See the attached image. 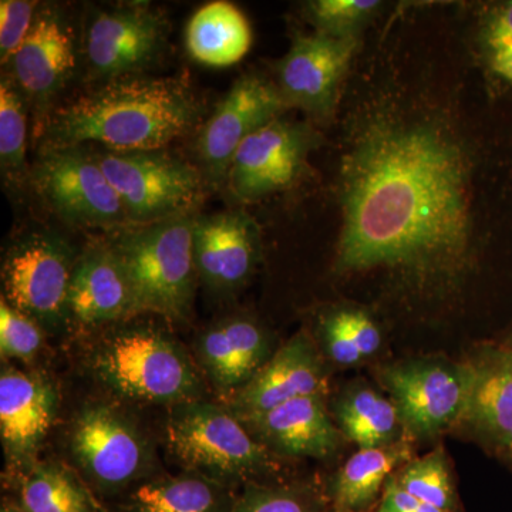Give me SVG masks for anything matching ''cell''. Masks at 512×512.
Returning a JSON list of instances; mask_svg holds the SVG:
<instances>
[{
    "label": "cell",
    "instance_id": "74e56055",
    "mask_svg": "<svg viewBox=\"0 0 512 512\" xmlns=\"http://www.w3.org/2000/svg\"><path fill=\"white\" fill-rule=\"evenodd\" d=\"M2 512H26L20 505L6 504L2 507Z\"/></svg>",
    "mask_w": 512,
    "mask_h": 512
},
{
    "label": "cell",
    "instance_id": "5b68a950",
    "mask_svg": "<svg viewBox=\"0 0 512 512\" xmlns=\"http://www.w3.org/2000/svg\"><path fill=\"white\" fill-rule=\"evenodd\" d=\"M167 439L174 456L188 470L227 487L274 467L268 448L231 410L201 399L175 404Z\"/></svg>",
    "mask_w": 512,
    "mask_h": 512
},
{
    "label": "cell",
    "instance_id": "277c9868",
    "mask_svg": "<svg viewBox=\"0 0 512 512\" xmlns=\"http://www.w3.org/2000/svg\"><path fill=\"white\" fill-rule=\"evenodd\" d=\"M194 220L185 215L138 225L120 232L111 242L126 271L137 313L187 318L197 275L192 249Z\"/></svg>",
    "mask_w": 512,
    "mask_h": 512
},
{
    "label": "cell",
    "instance_id": "f35d334b",
    "mask_svg": "<svg viewBox=\"0 0 512 512\" xmlns=\"http://www.w3.org/2000/svg\"><path fill=\"white\" fill-rule=\"evenodd\" d=\"M501 345L505 346V348L512 350V329L510 330V333H508V335L505 336L503 342H501Z\"/></svg>",
    "mask_w": 512,
    "mask_h": 512
},
{
    "label": "cell",
    "instance_id": "6da1fadb",
    "mask_svg": "<svg viewBox=\"0 0 512 512\" xmlns=\"http://www.w3.org/2000/svg\"><path fill=\"white\" fill-rule=\"evenodd\" d=\"M437 121L376 114L343 160L336 269L453 282L477 258L480 161Z\"/></svg>",
    "mask_w": 512,
    "mask_h": 512
},
{
    "label": "cell",
    "instance_id": "ac0fdd59",
    "mask_svg": "<svg viewBox=\"0 0 512 512\" xmlns=\"http://www.w3.org/2000/svg\"><path fill=\"white\" fill-rule=\"evenodd\" d=\"M55 386L37 375L3 366L0 373V437L6 454L18 466L35 460L56 419Z\"/></svg>",
    "mask_w": 512,
    "mask_h": 512
},
{
    "label": "cell",
    "instance_id": "e0dca14e",
    "mask_svg": "<svg viewBox=\"0 0 512 512\" xmlns=\"http://www.w3.org/2000/svg\"><path fill=\"white\" fill-rule=\"evenodd\" d=\"M192 249L195 269L202 281L217 291H234L254 271L259 251L258 228L244 212L197 217Z\"/></svg>",
    "mask_w": 512,
    "mask_h": 512
},
{
    "label": "cell",
    "instance_id": "9c48e42d",
    "mask_svg": "<svg viewBox=\"0 0 512 512\" xmlns=\"http://www.w3.org/2000/svg\"><path fill=\"white\" fill-rule=\"evenodd\" d=\"M33 183L63 220L90 227L128 221L119 195L97 156L82 146L47 148L33 168Z\"/></svg>",
    "mask_w": 512,
    "mask_h": 512
},
{
    "label": "cell",
    "instance_id": "4316f807",
    "mask_svg": "<svg viewBox=\"0 0 512 512\" xmlns=\"http://www.w3.org/2000/svg\"><path fill=\"white\" fill-rule=\"evenodd\" d=\"M320 339L326 355L340 366L362 363L382 346V333L375 320L355 308L326 313L320 322Z\"/></svg>",
    "mask_w": 512,
    "mask_h": 512
},
{
    "label": "cell",
    "instance_id": "cb8c5ba5",
    "mask_svg": "<svg viewBox=\"0 0 512 512\" xmlns=\"http://www.w3.org/2000/svg\"><path fill=\"white\" fill-rule=\"evenodd\" d=\"M185 45L198 63L229 67L248 55L252 45L251 25L247 16L232 3L210 2L192 15Z\"/></svg>",
    "mask_w": 512,
    "mask_h": 512
},
{
    "label": "cell",
    "instance_id": "30bf717a",
    "mask_svg": "<svg viewBox=\"0 0 512 512\" xmlns=\"http://www.w3.org/2000/svg\"><path fill=\"white\" fill-rule=\"evenodd\" d=\"M70 450L90 481L109 493L137 481L150 464L140 431L106 404H90L77 414Z\"/></svg>",
    "mask_w": 512,
    "mask_h": 512
},
{
    "label": "cell",
    "instance_id": "4fadbf2b",
    "mask_svg": "<svg viewBox=\"0 0 512 512\" xmlns=\"http://www.w3.org/2000/svg\"><path fill=\"white\" fill-rule=\"evenodd\" d=\"M356 49L357 39L318 32L296 36L278 64L276 87L285 106L305 111L316 120H329Z\"/></svg>",
    "mask_w": 512,
    "mask_h": 512
},
{
    "label": "cell",
    "instance_id": "484cf974",
    "mask_svg": "<svg viewBox=\"0 0 512 512\" xmlns=\"http://www.w3.org/2000/svg\"><path fill=\"white\" fill-rule=\"evenodd\" d=\"M235 501L227 485L190 471L140 485L128 497L127 512H232Z\"/></svg>",
    "mask_w": 512,
    "mask_h": 512
},
{
    "label": "cell",
    "instance_id": "8fae6325",
    "mask_svg": "<svg viewBox=\"0 0 512 512\" xmlns=\"http://www.w3.org/2000/svg\"><path fill=\"white\" fill-rule=\"evenodd\" d=\"M286 109L278 87L259 74H244L222 97L198 138L205 178L227 183V175L239 146L256 131L279 119Z\"/></svg>",
    "mask_w": 512,
    "mask_h": 512
},
{
    "label": "cell",
    "instance_id": "3957f363",
    "mask_svg": "<svg viewBox=\"0 0 512 512\" xmlns=\"http://www.w3.org/2000/svg\"><path fill=\"white\" fill-rule=\"evenodd\" d=\"M97 379L121 397L181 404L200 400L197 367L180 343L157 329L124 328L107 336L92 356Z\"/></svg>",
    "mask_w": 512,
    "mask_h": 512
},
{
    "label": "cell",
    "instance_id": "8d00e7d4",
    "mask_svg": "<svg viewBox=\"0 0 512 512\" xmlns=\"http://www.w3.org/2000/svg\"><path fill=\"white\" fill-rule=\"evenodd\" d=\"M488 63L498 77L512 84V45L491 53Z\"/></svg>",
    "mask_w": 512,
    "mask_h": 512
},
{
    "label": "cell",
    "instance_id": "44dd1931",
    "mask_svg": "<svg viewBox=\"0 0 512 512\" xmlns=\"http://www.w3.org/2000/svg\"><path fill=\"white\" fill-rule=\"evenodd\" d=\"M198 360L220 392H239L274 355L271 338L258 323L229 318L215 323L197 340Z\"/></svg>",
    "mask_w": 512,
    "mask_h": 512
},
{
    "label": "cell",
    "instance_id": "d590c367",
    "mask_svg": "<svg viewBox=\"0 0 512 512\" xmlns=\"http://www.w3.org/2000/svg\"><path fill=\"white\" fill-rule=\"evenodd\" d=\"M375 512H444L429 504L421 503L397 484L394 476L384 485L382 498L377 504Z\"/></svg>",
    "mask_w": 512,
    "mask_h": 512
},
{
    "label": "cell",
    "instance_id": "ba28073f",
    "mask_svg": "<svg viewBox=\"0 0 512 512\" xmlns=\"http://www.w3.org/2000/svg\"><path fill=\"white\" fill-rule=\"evenodd\" d=\"M73 252L52 232H33L20 239L2 266L3 299L40 328L56 330L70 315Z\"/></svg>",
    "mask_w": 512,
    "mask_h": 512
},
{
    "label": "cell",
    "instance_id": "ab89813d",
    "mask_svg": "<svg viewBox=\"0 0 512 512\" xmlns=\"http://www.w3.org/2000/svg\"><path fill=\"white\" fill-rule=\"evenodd\" d=\"M504 461H507V463L510 464V466L512 467V454L510 457L505 458Z\"/></svg>",
    "mask_w": 512,
    "mask_h": 512
},
{
    "label": "cell",
    "instance_id": "d6a6232c",
    "mask_svg": "<svg viewBox=\"0 0 512 512\" xmlns=\"http://www.w3.org/2000/svg\"><path fill=\"white\" fill-rule=\"evenodd\" d=\"M232 512H323L312 494L301 488L251 485Z\"/></svg>",
    "mask_w": 512,
    "mask_h": 512
},
{
    "label": "cell",
    "instance_id": "e575fe53",
    "mask_svg": "<svg viewBox=\"0 0 512 512\" xmlns=\"http://www.w3.org/2000/svg\"><path fill=\"white\" fill-rule=\"evenodd\" d=\"M481 40L487 56L512 45V0L487 10L481 23Z\"/></svg>",
    "mask_w": 512,
    "mask_h": 512
},
{
    "label": "cell",
    "instance_id": "8992f818",
    "mask_svg": "<svg viewBox=\"0 0 512 512\" xmlns=\"http://www.w3.org/2000/svg\"><path fill=\"white\" fill-rule=\"evenodd\" d=\"M97 158L134 227L190 215L204 197L201 171L161 150H107Z\"/></svg>",
    "mask_w": 512,
    "mask_h": 512
},
{
    "label": "cell",
    "instance_id": "603a6c76",
    "mask_svg": "<svg viewBox=\"0 0 512 512\" xmlns=\"http://www.w3.org/2000/svg\"><path fill=\"white\" fill-rule=\"evenodd\" d=\"M410 460L412 447L406 440L390 446L360 448L340 467L330 484L333 510L370 512L379 504L387 480Z\"/></svg>",
    "mask_w": 512,
    "mask_h": 512
},
{
    "label": "cell",
    "instance_id": "2e32d148",
    "mask_svg": "<svg viewBox=\"0 0 512 512\" xmlns=\"http://www.w3.org/2000/svg\"><path fill=\"white\" fill-rule=\"evenodd\" d=\"M466 365L470 390L461 423L505 460L512 454V350L487 343L473 350Z\"/></svg>",
    "mask_w": 512,
    "mask_h": 512
},
{
    "label": "cell",
    "instance_id": "60d3db41",
    "mask_svg": "<svg viewBox=\"0 0 512 512\" xmlns=\"http://www.w3.org/2000/svg\"><path fill=\"white\" fill-rule=\"evenodd\" d=\"M323 512H342V511L333 510V508H332V510H330V511H323Z\"/></svg>",
    "mask_w": 512,
    "mask_h": 512
},
{
    "label": "cell",
    "instance_id": "f1b7e54d",
    "mask_svg": "<svg viewBox=\"0 0 512 512\" xmlns=\"http://www.w3.org/2000/svg\"><path fill=\"white\" fill-rule=\"evenodd\" d=\"M397 484L421 503L444 512H461L460 501L443 447L410 460L393 474Z\"/></svg>",
    "mask_w": 512,
    "mask_h": 512
},
{
    "label": "cell",
    "instance_id": "7c38bea8",
    "mask_svg": "<svg viewBox=\"0 0 512 512\" xmlns=\"http://www.w3.org/2000/svg\"><path fill=\"white\" fill-rule=\"evenodd\" d=\"M318 144L308 124L276 119L239 146L229 167V191L242 202H254L291 187Z\"/></svg>",
    "mask_w": 512,
    "mask_h": 512
},
{
    "label": "cell",
    "instance_id": "836d02e7",
    "mask_svg": "<svg viewBox=\"0 0 512 512\" xmlns=\"http://www.w3.org/2000/svg\"><path fill=\"white\" fill-rule=\"evenodd\" d=\"M36 5L29 0L0 2V60L3 64L12 62L28 37L36 18Z\"/></svg>",
    "mask_w": 512,
    "mask_h": 512
},
{
    "label": "cell",
    "instance_id": "ffe728a7",
    "mask_svg": "<svg viewBox=\"0 0 512 512\" xmlns=\"http://www.w3.org/2000/svg\"><path fill=\"white\" fill-rule=\"evenodd\" d=\"M242 423L268 450L288 457L328 458L342 439L322 396L299 397Z\"/></svg>",
    "mask_w": 512,
    "mask_h": 512
},
{
    "label": "cell",
    "instance_id": "f546056e",
    "mask_svg": "<svg viewBox=\"0 0 512 512\" xmlns=\"http://www.w3.org/2000/svg\"><path fill=\"white\" fill-rule=\"evenodd\" d=\"M25 103L22 92L10 77L0 83V164L3 175L19 180L26 164Z\"/></svg>",
    "mask_w": 512,
    "mask_h": 512
},
{
    "label": "cell",
    "instance_id": "4dcf8cb0",
    "mask_svg": "<svg viewBox=\"0 0 512 512\" xmlns=\"http://www.w3.org/2000/svg\"><path fill=\"white\" fill-rule=\"evenodd\" d=\"M376 0H313L306 3V18L318 33L338 39H357L360 30L376 15Z\"/></svg>",
    "mask_w": 512,
    "mask_h": 512
},
{
    "label": "cell",
    "instance_id": "83f0119b",
    "mask_svg": "<svg viewBox=\"0 0 512 512\" xmlns=\"http://www.w3.org/2000/svg\"><path fill=\"white\" fill-rule=\"evenodd\" d=\"M19 505L26 512H99L89 490L60 466L32 468L20 488Z\"/></svg>",
    "mask_w": 512,
    "mask_h": 512
},
{
    "label": "cell",
    "instance_id": "1f68e13d",
    "mask_svg": "<svg viewBox=\"0 0 512 512\" xmlns=\"http://www.w3.org/2000/svg\"><path fill=\"white\" fill-rule=\"evenodd\" d=\"M42 328L2 298L0 302V353L3 359H33L42 348Z\"/></svg>",
    "mask_w": 512,
    "mask_h": 512
},
{
    "label": "cell",
    "instance_id": "7402d4cb",
    "mask_svg": "<svg viewBox=\"0 0 512 512\" xmlns=\"http://www.w3.org/2000/svg\"><path fill=\"white\" fill-rule=\"evenodd\" d=\"M70 315L84 325H99L137 315L133 291L111 245H96L74 266Z\"/></svg>",
    "mask_w": 512,
    "mask_h": 512
},
{
    "label": "cell",
    "instance_id": "52a82bcc",
    "mask_svg": "<svg viewBox=\"0 0 512 512\" xmlns=\"http://www.w3.org/2000/svg\"><path fill=\"white\" fill-rule=\"evenodd\" d=\"M379 376L412 436L430 439L463 421L470 390L466 362L417 357L383 366Z\"/></svg>",
    "mask_w": 512,
    "mask_h": 512
},
{
    "label": "cell",
    "instance_id": "d6986e66",
    "mask_svg": "<svg viewBox=\"0 0 512 512\" xmlns=\"http://www.w3.org/2000/svg\"><path fill=\"white\" fill-rule=\"evenodd\" d=\"M9 64L20 92L37 107L46 106L76 67L72 30L56 10H37L28 37Z\"/></svg>",
    "mask_w": 512,
    "mask_h": 512
},
{
    "label": "cell",
    "instance_id": "5bb4252c",
    "mask_svg": "<svg viewBox=\"0 0 512 512\" xmlns=\"http://www.w3.org/2000/svg\"><path fill=\"white\" fill-rule=\"evenodd\" d=\"M167 22L143 3L104 10L94 16L86 36V53L97 76L127 77L150 66L164 50Z\"/></svg>",
    "mask_w": 512,
    "mask_h": 512
},
{
    "label": "cell",
    "instance_id": "9a60e30c",
    "mask_svg": "<svg viewBox=\"0 0 512 512\" xmlns=\"http://www.w3.org/2000/svg\"><path fill=\"white\" fill-rule=\"evenodd\" d=\"M326 377L318 350L306 333L276 350L256 375L234 394L231 412L245 421L299 397L322 396Z\"/></svg>",
    "mask_w": 512,
    "mask_h": 512
},
{
    "label": "cell",
    "instance_id": "7a4b0ae2",
    "mask_svg": "<svg viewBox=\"0 0 512 512\" xmlns=\"http://www.w3.org/2000/svg\"><path fill=\"white\" fill-rule=\"evenodd\" d=\"M204 106L175 79L127 76L66 104L45 127L47 148L104 144L114 151L163 150L197 127Z\"/></svg>",
    "mask_w": 512,
    "mask_h": 512
},
{
    "label": "cell",
    "instance_id": "d4e9b609",
    "mask_svg": "<svg viewBox=\"0 0 512 512\" xmlns=\"http://www.w3.org/2000/svg\"><path fill=\"white\" fill-rule=\"evenodd\" d=\"M333 414L340 434L359 448L403 440V423L392 399L365 383L346 387L333 404Z\"/></svg>",
    "mask_w": 512,
    "mask_h": 512
}]
</instances>
